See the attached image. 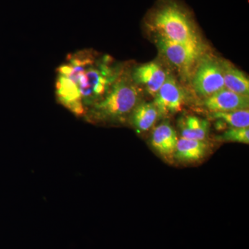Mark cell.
Returning <instances> with one entry per match:
<instances>
[{"label":"cell","instance_id":"6da1fadb","mask_svg":"<svg viewBox=\"0 0 249 249\" xmlns=\"http://www.w3.org/2000/svg\"><path fill=\"white\" fill-rule=\"evenodd\" d=\"M109 56L98 58L91 49L68 54L56 70L57 101L75 116L86 115L121 74Z\"/></svg>","mask_w":249,"mask_h":249},{"label":"cell","instance_id":"7a4b0ae2","mask_svg":"<svg viewBox=\"0 0 249 249\" xmlns=\"http://www.w3.org/2000/svg\"><path fill=\"white\" fill-rule=\"evenodd\" d=\"M145 24L157 36L183 46L197 58L204 53L205 45L194 19L176 0H162L147 16Z\"/></svg>","mask_w":249,"mask_h":249},{"label":"cell","instance_id":"3957f363","mask_svg":"<svg viewBox=\"0 0 249 249\" xmlns=\"http://www.w3.org/2000/svg\"><path fill=\"white\" fill-rule=\"evenodd\" d=\"M132 78L121 72L104 96L90 108L86 115L90 120L114 122L132 114L140 103V93Z\"/></svg>","mask_w":249,"mask_h":249},{"label":"cell","instance_id":"277c9868","mask_svg":"<svg viewBox=\"0 0 249 249\" xmlns=\"http://www.w3.org/2000/svg\"><path fill=\"white\" fill-rule=\"evenodd\" d=\"M193 87L196 94L204 98L224 89L220 61L212 57L201 58L193 73Z\"/></svg>","mask_w":249,"mask_h":249},{"label":"cell","instance_id":"5b68a950","mask_svg":"<svg viewBox=\"0 0 249 249\" xmlns=\"http://www.w3.org/2000/svg\"><path fill=\"white\" fill-rule=\"evenodd\" d=\"M185 101L184 91L172 75H167L163 84L157 91L154 105L161 116H169L182 109Z\"/></svg>","mask_w":249,"mask_h":249},{"label":"cell","instance_id":"8992f818","mask_svg":"<svg viewBox=\"0 0 249 249\" xmlns=\"http://www.w3.org/2000/svg\"><path fill=\"white\" fill-rule=\"evenodd\" d=\"M157 37V46L165 59L184 76L193 75L196 62L200 58L179 44L160 36Z\"/></svg>","mask_w":249,"mask_h":249},{"label":"cell","instance_id":"52a82bcc","mask_svg":"<svg viewBox=\"0 0 249 249\" xmlns=\"http://www.w3.org/2000/svg\"><path fill=\"white\" fill-rule=\"evenodd\" d=\"M167 75L160 64L151 62L136 67L131 78L137 86L142 87L149 94L155 96L164 83Z\"/></svg>","mask_w":249,"mask_h":249},{"label":"cell","instance_id":"ba28073f","mask_svg":"<svg viewBox=\"0 0 249 249\" xmlns=\"http://www.w3.org/2000/svg\"><path fill=\"white\" fill-rule=\"evenodd\" d=\"M204 106L212 113L249 109V96H242L224 88L204 98Z\"/></svg>","mask_w":249,"mask_h":249},{"label":"cell","instance_id":"9c48e42d","mask_svg":"<svg viewBox=\"0 0 249 249\" xmlns=\"http://www.w3.org/2000/svg\"><path fill=\"white\" fill-rule=\"evenodd\" d=\"M178 137L176 131L168 123H162L152 132L151 144L160 155L170 157L175 155Z\"/></svg>","mask_w":249,"mask_h":249},{"label":"cell","instance_id":"30bf717a","mask_svg":"<svg viewBox=\"0 0 249 249\" xmlns=\"http://www.w3.org/2000/svg\"><path fill=\"white\" fill-rule=\"evenodd\" d=\"M224 88L242 96H249V78L244 72L227 60L220 61Z\"/></svg>","mask_w":249,"mask_h":249},{"label":"cell","instance_id":"8fae6325","mask_svg":"<svg viewBox=\"0 0 249 249\" xmlns=\"http://www.w3.org/2000/svg\"><path fill=\"white\" fill-rule=\"evenodd\" d=\"M207 149V145L204 141L193 140L181 137L178 140L174 155L181 161H196L206 155Z\"/></svg>","mask_w":249,"mask_h":249},{"label":"cell","instance_id":"7c38bea8","mask_svg":"<svg viewBox=\"0 0 249 249\" xmlns=\"http://www.w3.org/2000/svg\"><path fill=\"white\" fill-rule=\"evenodd\" d=\"M159 111L153 103H139L132 112V122L139 132H146L153 127Z\"/></svg>","mask_w":249,"mask_h":249},{"label":"cell","instance_id":"4fadbf2b","mask_svg":"<svg viewBox=\"0 0 249 249\" xmlns=\"http://www.w3.org/2000/svg\"><path fill=\"white\" fill-rule=\"evenodd\" d=\"M181 137L193 140L204 141L209 132L207 121L196 116H187L180 121Z\"/></svg>","mask_w":249,"mask_h":249},{"label":"cell","instance_id":"5bb4252c","mask_svg":"<svg viewBox=\"0 0 249 249\" xmlns=\"http://www.w3.org/2000/svg\"><path fill=\"white\" fill-rule=\"evenodd\" d=\"M213 118L227 124L230 127L245 128L249 126V109L227 111V112H214L211 114Z\"/></svg>","mask_w":249,"mask_h":249},{"label":"cell","instance_id":"9a60e30c","mask_svg":"<svg viewBox=\"0 0 249 249\" xmlns=\"http://www.w3.org/2000/svg\"><path fill=\"white\" fill-rule=\"evenodd\" d=\"M216 139L222 142H240V143H249V129L236 128L230 127L221 135L217 136Z\"/></svg>","mask_w":249,"mask_h":249}]
</instances>
